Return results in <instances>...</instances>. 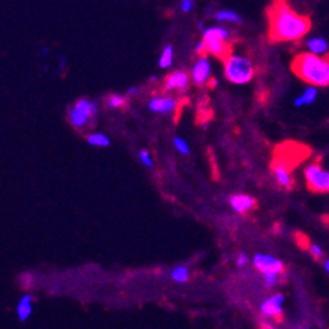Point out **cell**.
<instances>
[{
  "mask_svg": "<svg viewBox=\"0 0 329 329\" xmlns=\"http://www.w3.org/2000/svg\"><path fill=\"white\" fill-rule=\"evenodd\" d=\"M269 38L272 42L296 41L311 29L308 16L296 13L286 1H274L268 8Z\"/></svg>",
  "mask_w": 329,
  "mask_h": 329,
  "instance_id": "1",
  "label": "cell"
},
{
  "mask_svg": "<svg viewBox=\"0 0 329 329\" xmlns=\"http://www.w3.org/2000/svg\"><path fill=\"white\" fill-rule=\"evenodd\" d=\"M291 70L311 87L329 86V55L318 56L311 52H300L292 60Z\"/></svg>",
  "mask_w": 329,
  "mask_h": 329,
  "instance_id": "2",
  "label": "cell"
},
{
  "mask_svg": "<svg viewBox=\"0 0 329 329\" xmlns=\"http://www.w3.org/2000/svg\"><path fill=\"white\" fill-rule=\"evenodd\" d=\"M311 150L304 144L294 142L282 143L274 151L273 164H278L284 167L291 172L296 165H299L307 157L310 156Z\"/></svg>",
  "mask_w": 329,
  "mask_h": 329,
  "instance_id": "3",
  "label": "cell"
},
{
  "mask_svg": "<svg viewBox=\"0 0 329 329\" xmlns=\"http://www.w3.org/2000/svg\"><path fill=\"white\" fill-rule=\"evenodd\" d=\"M226 78L235 84H245L253 78L254 70L251 60L239 55H231L225 62Z\"/></svg>",
  "mask_w": 329,
  "mask_h": 329,
  "instance_id": "4",
  "label": "cell"
},
{
  "mask_svg": "<svg viewBox=\"0 0 329 329\" xmlns=\"http://www.w3.org/2000/svg\"><path fill=\"white\" fill-rule=\"evenodd\" d=\"M304 177L308 190L312 193H329V171L323 168L320 163H312L304 169Z\"/></svg>",
  "mask_w": 329,
  "mask_h": 329,
  "instance_id": "5",
  "label": "cell"
},
{
  "mask_svg": "<svg viewBox=\"0 0 329 329\" xmlns=\"http://www.w3.org/2000/svg\"><path fill=\"white\" fill-rule=\"evenodd\" d=\"M97 113V106L94 102H91L86 98L79 100L70 110H68V116H70V121L71 124L75 127H82L86 126L91 120H94V117Z\"/></svg>",
  "mask_w": 329,
  "mask_h": 329,
  "instance_id": "6",
  "label": "cell"
},
{
  "mask_svg": "<svg viewBox=\"0 0 329 329\" xmlns=\"http://www.w3.org/2000/svg\"><path fill=\"white\" fill-rule=\"evenodd\" d=\"M253 264L264 276H266V274H278V276H281L284 272L283 264L273 256H269V254L257 253L253 257Z\"/></svg>",
  "mask_w": 329,
  "mask_h": 329,
  "instance_id": "7",
  "label": "cell"
},
{
  "mask_svg": "<svg viewBox=\"0 0 329 329\" xmlns=\"http://www.w3.org/2000/svg\"><path fill=\"white\" fill-rule=\"evenodd\" d=\"M284 296L282 294H274L261 304V312L268 318L273 319L274 323L281 324L283 322V312H282V304H283Z\"/></svg>",
  "mask_w": 329,
  "mask_h": 329,
  "instance_id": "8",
  "label": "cell"
},
{
  "mask_svg": "<svg viewBox=\"0 0 329 329\" xmlns=\"http://www.w3.org/2000/svg\"><path fill=\"white\" fill-rule=\"evenodd\" d=\"M230 205L232 206V209L235 210L236 213L243 214L248 210L253 209L256 206V199L251 195L247 194H236L232 195L230 198Z\"/></svg>",
  "mask_w": 329,
  "mask_h": 329,
  "instance_id": "9",
  "label": "cell"
},
{
  "mask_svg": "<svg viewBox=\"0 0 329 329\" xmlns=\"http://www.w3.org/2000/svg\"><path fill=\"white\" fill-rule=\"evenodd\" d=\"M177 106V101L169 97H155L148 104L150 110L155 113H169L173 112Z\"/></svg>",
  "mask_w": 329,
  "mask_h": 329,
  "instance_id": "10",
  "label": "cell"
},
{
  "mask_svg": "<svg viewBox=\"0 0 329 329\" xmlns=\"http://www.w3.org/2000/svg\"><path fill=\"white\" fill-rule=\"evenodd\" d=\"M205 42V41H203ZM206 51L213 55L221 58L226 62L230 58L231 47L226 44V41H206Z\"/></svg>",
  "mask_w": 329,
  "mask_h": 329,
  "instance_id": "11",
  "label": "cell"
},
{
  "mask_svg": "<svg viewBox=\"0 0 329 329\" xmlns=\"http://www.w3.org/2000/svg\"><path fill=\"white\" fill-rule=\"evenodd\" d=\"M272 168H273V173L276 179H277L278 184H280L281 187L286 188V189H292L295 183H294V179L291 176V172L286 169L282 165L278 164H273L272 163Z\"/></svg>",
  "mask_w": 329,
  "mask_h": 329,
  "instance_id": "12",
  "label": "cell"
},
{
  "mask_svg": "<svg viewBox=\"0 0 329 329\" xmlns=\"http://www.w3.org/2000/svg\"><path fill=\"white\" fill-rule=\"evenodd\" d=\"M210 70H211V66H210L209 59L202 58L198 63L195 64L193 71H191V76H193L195 84H203L209 78Z\"/></svg>",
  "mask_w": 329,
  "mask_h": 329,
  "instance_id": "13",
  "label": "cell"
},
{
  "mask_svg": "<svg viewBox=\"0 0 329 329\" xmlns=\"http://www.w3.org/2000/svg\"><path fill=\"white\" fill-rule=\"evenodd\" d=\"M307 47H308L311 54H314V55L318 56L329 55L328 42L322 37H314L311 38V40H308V42H307Z\"/></svg>",
  "mask_w": 329,
  "mask_h": 329,
  "instance_id": "14",
  "label": "cell"
},
{
  "mask_svg": "<svg viewBox=\"0 0 329 329\" xmlns=\"http://www.w3.org/2000/svg\"><path fill=\"white\" fill-rule=\"evenodd\" d=\"M188 75L185 72H173L165 80V87L167 90H184L188 86Z\"/></svg>",
  "mask_w": 329,
  "mask_h": 329,
  "instance_id": "15",
  "label": "cell"
},
{
  "mask_svg": "<svg viewBox=\"0 0 329 329\" xmlns=\"http://www.w3.org/2000/svg\"><path fill=\"white\" fill-rule=\"evenodd\" d=\"M230 36L227 30L221 26H213L203 32V41H226Z\"/></svg>",
  "mask_w": 329,
  "mask_h": 329,
  "instance_id": "16",
  "label": "cell"
},
{
  "mask_svg": "<svg viewBox=\"0 0 329 329\" xmlns=\"http://www.w3.org/2000/svg\"><path fill=\"white\" fill-rule=\"evenodd\" d=\"M32 314V296L25 295L23 296L17 306V316L21 322H25Z\"/></svg>",
  "mask_w": 329,
  "mask_h": 329,
  "instance_id": "17",
  "label": "cell"
},
{
  "mask_svg": "<svg viewBox=\"0 0 329 329\" xmlns=\"http://www.w3.org/2000/svg\"><path fill=\"white\" fill-rule=\"evenodd\" d=\"M88 143H90L91 146H97V147H108L110 144V141L105 134H101V133H94V134L88 135V138H87Z\"/></svg>",
  "mask_w": 329,
  "mask_h": 329,
  "instance_id": "18",
  "label": "cell"
},
{
  "mask_svg": "<svg viewBox=\"0 0 329 329\" xmlns=\"http://www.w3.org/2000/svg\"><path fill=\"white\" fill-rule=\"evenodd\" d=\"M173 60V47L172 46H165L161 54L160 59H159V67L168 68L172 64Z\"/></svg>",
  "mask_w": 329,
  "mask_h": 329,
  "instance_id": "19",
  "label": "cell"
},
{
  "mask_svg": "<svg viewBox=\"0 0 329 329\" xmlns=\"http://www.w3.org/2000/svg\"><path fill=\"white\" fill-rule=\"evenodd\" d=\"M217 20L219 21H232V23H241V17H240L237 13L232 11H226V9H222L217 13Z\"/></svg>",
  "mask_w": 329,
  "mask_h": 329,
  "instance_id": "20",
  "label": "cell"
},
{
  "mask_svg": "<svg viewBox=\"0 0 329 329\" xmlns=\"http://www.w3.org/2000/svg\"><path fill=\"white\" fill-rule=\"evenodd\" d=\"M171 277H172L173 281H177V282H187L188 278H189V272H188L187 268L179 266L176 269H173Z\"/></svg>",
  "mask_w": 329,
  "mask_h": 329,
  "instance_id": "21",
  "label": "cell"
},
{
  "mask_svg": "<svg viewBox=\"0 0 329 329\" xmlns=\"http://www.w3.org/2000/svg\"><path fill=\"white\" fill-rule=\"evenodd\" d=\"M300 97L303 98L304 105L312 104V102L316 100V97H318V90H316L315 87H310V88H307V90L304 91V94H302Z\"/></svg>",
  "mask_w": 329,
  "mask_h": 329,
  "instance_id": "22",
  "label": "cell"
},
{
  "mask_svg": "<svg viewBox=\"0 0 329 329\" xmlns=\"http://www.w3.org/2000/svg\"><path fill=\"white\" fill-rule=\"evenodd\" d=\"M295 240H296V243H298V245H299L302 249H307V251L310 249L311 241H310V239L304 235V234H302V232H298V234L295 235Z\"/></svg>",
  "mask_w": 329,
  "mask_h": 329,
  "instance_id": "23",
  "label": "cell"
},
{
  "mask_svg": "<svg viewBox=\"0 0 329 329\" xmlns=\"http://www.w3.org/2000/svg\"><path fill=\"white\" fill-rule=\"evenodd\" d=\"M125 104V98L120 94H112L110 97L108 98V105L110 108H121L124 106Z\"/></svg>",
  "mask_w": 329,
  "mask_h": 329,
  "instance_id": "24",
  "label": "cell"
},
{
  "mask_svg": "<svg viewBox=\"0 0 329 329\" xmlns=\"http://www.w3.org/2000/svg\"><path fill=\"white\" fill-rule=\"evenodd\" d=\"M173 144L176 147L177 150L180 151L184 155H188L189 153V146H188V143L185 141H183L181 138H175L173 139Z\"/></svg>",
  "mask_w": 329,
  "mask_h": 329,
  "instance_id": "25",
  "label": "cell"
},
{
  "mask_svg": "<svg viewBox=\"0 0 329 329\" xmlns=\"http://www.w3.org/2000/svg\"><path fill=\"white\" fill-rule=\"evenodd\" d=\"M20 283H21V287L25 288V290H29L33 284V277L32 274L29 273H24L21 277H20Z\"/></svg>",
  "mask_w": 329,
  "mask_h": 329,
  "instance_id": "26",
  "label": "cell"
},
{
  "mask_svg": "<svg viewBox=\"0 0 329 329\" xmlns=\"http://www.w3.org/2000/svg\"><path fill=\"white\" fill-rule=\"evenodd\" d=\"M308 251H310V254L316 260V261H319V260L324 256V252H323V249L319 247L318 244H311V247Z\"/></svg>",
  "mask_w": 329,
  "mask_h": 329,
  "instance_id": "27",
  "label": "cell"
},
{
  "mask_svg": "<svg viewBox=\"0 0 329 329\" xmlns=\"http://www.w3.org/2000/svg\"><path fill=\"white\" fill-rule=\"evenodd\" d=\"M139 157H141V161H142L143 164L146 165V167H148V168L152 167L153 161H152V159H151L148 151H146V150L141 151V152H139Z\"/></svg>",
  "mask_w": 329,
  "mask_h": 329,
  "instance_id": "28",
  "label": "cell"
},
{
  "mask_svg": "<svg viewBox=\"0 0 329 329\" xmlns=\"http://www.w3.org/2000/svg\"><path fill=\"white\" fill-rule=\"evenodd\" d=\"M193 5H194L193 0H183V1H181V9H183V12H190Z\"/></svg>",
  "mask_w": 329,
  "mask_h": 329,
  "instance_id": "29",
  "label": "cell"
},
{
  "mask_svg": "<svg viewBox=\"0 0 329 329\" xmlns=\"http://www.w3.org/2000/svg\"><path fill=\"white\" fill-rule=\"evenodd\" d=\"M248 261H249V260H248V257L245 256V254H244V253L239 254V258H237V265H239V266L247 265Z\"/></svg>",
  "mask_w": 329,
  "mask_h": 329,
  "instance_id": "30",
  "label": "cell"
},
{
  "mask_svg": "<svg viewBox=\"0 0 329 329\" xmlns=\"http://www.w3.org/2000/svg\"><path fill=\"white\" fill-rule=\"evenodd\" d=\"M258 329H276L273 324L268 322H260L258 323Z\"/></svg>",
  "mask_w": 329,
  "mask_h": 329,
  "instance_id": "31",
  "label": "cell"
},
{
  "mask_svg": "<svg viewBox=\"0 0 329 329\" xmlns=\"http://www.w3.org/2000/svg\"><path fill=\"white\" fill-rule=\"evenodd\" d=\"M195 51H197V52L206 51V44H205V42H203V41L198 42V44H197V46H195Z\"/></svg>",
  "mask_w": 329,
  "mask_h": 329,
  "instance_id": "32",
  "label": "cell"
},
{
  "mask_svg": "<svg viewBox=\"0 0 329 329\" xmlns=\"http://www.w3.org/2000/svg\"><path fill=\"white\" fill-rule=\"evenodd\" d=\"M323 222H324V225L329 226V215H324V217H323Z\"/></svg>",
  "mask_w": 329,
  "mask_h": 329,
  "instance_id": "33",
  "label": "cell"
},
{
  "mask_svg": "<svg viewBox=\"0 0 329 329\" xmlns=\"http://www.w3.org/2000/svg\"><path fill=\"white\" fill-rule=\"evenodd\" d=\"M137 91H138V88H129V91H127V94H135V92H137Z\"/></svg>",
  "mask_w": 329,
  "mask_h": 329,
  "instance_id": "34",
  "label": "cell"
},
{
  "mask_svg": "<svg viewBox=\"0 0 329 329\" xmlns=\"http://www.w3.org/2000/svg\"><path fill=\"white\" fill-rule=\"evenodd\" d=\"M326 270H327V272H328V273H329V260L326 262Z\"/></svg>",
  "mask_w": 329,
  "mask_h": 329,
  "instance_id": "35",
  "label": "cell"
}]
</instances>
